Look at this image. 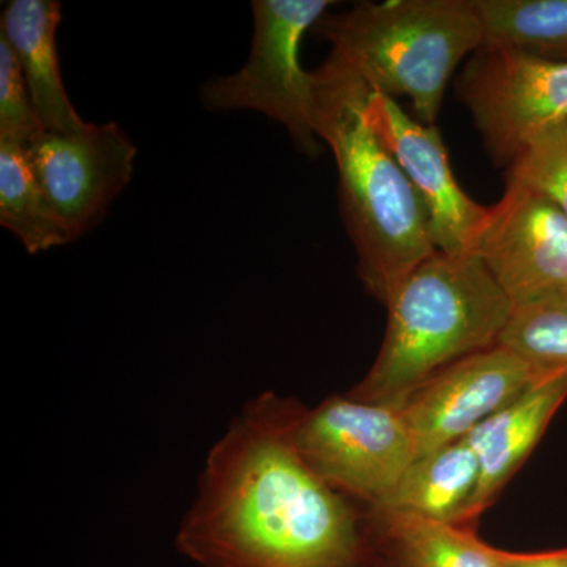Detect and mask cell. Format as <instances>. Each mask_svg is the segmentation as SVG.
Returning a JSON list of instances; mask_svg holds the SVG:
<instances>
[{
	"label": "cell",
	"mask_w": 567,
	"mask_h": 567,
	"mask_svg": "<svg viewBox=\"0 0 567 567\" xmlns=\"http://www.w3.org/2000/svg\"><path fill=\"white\" fill-rule=\"evenodd\" d=\"M301 410L260 395L212 447L177 546L204 567H353L358 516L297 450Z\"/></svg>",
	"instance_id": "6da1fadb"
},
{
	"label": "cell",
	"mask_w": 567,
	"mask_h": 567,
	"mask_svg": "<svg viewBox=\"0 0 567 567\" xmlns=\"http://www.w3.org/2000/svg\"><path fill=\"white\" fill-rule=\"evenodd\" d=\"M566 399L567 371L540 377L527 391L470 432L466 440L480 462V483L462 527L475 522L491 506L527 461Z\"/></svg>",
	"instance_id": "7c38bea8"
},
{
	"label": "cell",
	"mask_w": 567,
	"mask_h": 567,
	"mask_svg": "<svg viewBox=\"0 0 567 567\" xmlns=\"http://www.w3.org/2000/svg\"><path fill=\"white\" fill-rule=\"evenodd\" d=\"M483 48L567 55V0H473Z\"/></svg>",
	"instance_id": "e0dca14e"
},
{
	"label": "cell",
	"mask_w": 567,
	"mask_h": 567,
	"mask_svg": "<svg viewBox=\"0 0 567 567\" xmlns=\"http://www.w3.org/2000/svg\"><path fill=\"white\" fill-rule=\"evenodd\" d=\"M540 377L532 364L502 346L447 365L417 388L401 409L417 457L466 439Z\"/></svg>",
	"instance_id": "8fae6325"
},
{
	"label": "cell",
	"mask_w": 567,
	"mask_h": 567,
	"mask_svg": "<svg viewBox=\"0 0 567 567\" xmlns=\"http://www.w3.org/2000/svg\"><path fill=\"white\" fill-rule=\"evenodd\" d=\"M365 114L409 178L436 251L447 256L475 252L488 207L475 203L458 185L439 128L413 121L395 100L374 91Z\"/></svg>",
	"instance_id": "9c48e42d"
},
{
	"label": "cell",
	"mask_w": 567,
	"mask_h": 567,
	"mask_svg": "<svg viewBox=\"0 0 567 567\" xmlns=\"http://www.w3.org/2000/svg\"><path fill=\"white\" fill-rule=\"evenodd\" d=\"M331 0H254L251 54L244 69L205 82L208 111H259L286 126L295 147L320 155L312 123V76L300 62L305 33L316 28Z\"/></svg>",
	"instance_id": "5b68a950"
},
{
	"label": "cell",
	"mask_w": 567,
	"mask_h": 567,
	"mask_svg": "<svg viewBox=\"0 0 567 567\" xmlns=\"http://www.w3.org/2000/svg\"><path fill=\"white\" fill-rule=\"evenodd\" d=\"M311 76L312 123L338 166L339 203L357 251L358 276L386 306L436 252L423 208L369 122L365 103L372 89L364 78L333 50Z\"/></svg>",
	"instance_id": "7a4b0ae2"
},
{
	"label": "cell",
	"mask_w": 567,
	"mask_h": 567,
	"mask_svg": "<svg viewBox=\"0 0 567 567\" xmlns=\"http://www.w3.org/2000/svg\"><path fill=\"white\" fill-rule=\"evenodd\" d=\"M496 166L514 159L544 130L567 121V59L481 48L457 81Z\"/></svg>",
	"instance_id": "52a82bcc"
},
{
	"label": "cell",
	"mask_w": 567,
	"mask_h": 567,
	"mask_svg": "<svg viewBox=\"0 0 567 567\" xmlns=\"http://www.w3.org/2000/svg\"><path fill=\"white\" fill-rule=\"evenodd\" d=\"M399 567H499L495 547L462 525L395 511H372Z\"/></svg>",
	"instance_id": "9a60e30c"
},
{
	"label": "cell",
	"mask_w": 567,
	"mask_h": 567,
	"mask_svg": "<svg viewBox=\"0 0 567 567\" xmlns=\"http://www.w3.org/2000/svg\"><path fill=\"white\" fill-rule=\"evenodd\" d=\"M498 346L539 374L567 371V292L513 306Z\"/></svg>",
	"instance_id": "ac0fdd59"
},
{
	"label": "cell",
	"mask_w": 567,
	"mask_h": 567,
	"mask_svg": "<svg viewBox=\"0 0 567 567\" xmlns=\"http://www.w3.org/2000/svg\"><path fill=\"white\" fill-rule=\"evenodd\" d=\"M316 33L377 93L413 104L417 122L434 125L458 63L483 48L473 0L360 2L324 14Z\"/></svg>",
	"instance_id": "277c9868"
},
{
	"label": "cell",
	"mask_w": 567,
	"mask_h": 567,
	"mask_svg": "<svg viewBox=\"0 0 567 567\" xmlns=\"http://www.w3.org/2000/svg\"><path fill=\"white\" fill-rule=\"evenodd\" d=\"M506 171L507 182L546 197L567 216V121L537 134Z\"/></svg>",
	"instance_id": "d6986e66"
},
{
	"label": "cell",
	"mask_w": 567,
	"mask_h": 567,
	"mask_svg": "<svg viewBox=\"0 0 567 567\" xmlns=\"http://www.w3.org/2000/svg\"><path fill=\"white\" fill-rule=\"evenodd\" d=\"M306 464L339 494L375 506L417 457L401 410L353 398L301 410L293 429Z\"/></svg>",
	"instance_id": "8992f818"
},
{
	"label": "cell",
	"mask_w": 567,
	"mask_h": 567,
	"mask_svg": "<svg viewBox=\"0 0 567 567\" xmlns=\"http://www.w3.org/2000/svg\"><path fill=\"white\" fill-rule=\"evenodd\" d=\"M47 134L13 48L0 33V142L31 148Z\"/></svg>",
	"instance_id": "ffe728a7"
},
{
	"label": "cell",
	"mask_w": 567,
	"mask_h": 567,
	"mask_svg": "<svg viewBox=\"0 0 567 567\" xmlns=\"http://www.w3.org/2000/svg\"><path fill=\"white\" fill-rule=\"evenodd\" d=\"M0 224L17 235L29 254L74 241L48 203L28 151L11 142H0Z\"/></svg>",
	"instance_id": "2e32d148"
},
{
	"label": "cell",
	"mask_w": 567,
	"mask_h": 567,
	"mask_svg": "<svg viewBox=\"0 0 567 567\" xmlns=\"http://www.w3.org/2000/svg\"><path fill=\"white\" fill-rule=\"evenodd\" d=\"M480 483V462L462 439L423 454L372 511H395L462 525Z\"/></svg>",
	"instance_id": "5bb4252c"
},
{
	"label": "cell",
	"mask_w": 567,
	"mask_h": 567,
	"mask_svg": "<svg viewBox=\"0 0 567 567\" xmlns=\"http://www.w3.org/2000/svg\"><path fill=\"white\" fill-rule=\"evenodd\" d=\"M28 156L52 210L76 240L132 181L136 145L117 123H89L82 132L44 134Z\"/></svg>",
	"instance_id": "30bf717a"
},
{
	"label": "cell",
	"mask_w": 567,
	"mask_h": 567,
	"mask_svg": "<svg viewBox=\"0 0 567 567\" xmlns=\"http://www.w3.org/2000/svg\"><path fill=\"white\" fill-rule=\"evenodd\" d=\"M386 309L379 357L352 395L401 410L447 365L498 346L513 301L475 254L436 251L401 284Z\"/></svg>",
	"instance_id": "3957f363"
},
{
	"label": "cell",
	"mask_w": 567,
	"mask_h": 567,
	"mask_svg": "<svg viewBox=\"0 0 567 567\" xmlns=\"http://www.w3.org/2000/svg\"><path fill=\"white\" fill-rule=\"evenodd\" d=\"M473 254L513 306L567 292V216L517 183L488 207Z\"/></svg>",
	"instance_id": "ba28073f"
},
{
	"label": "cell",
	"mask_w": 567,
	"mask_h": 567,
	"mask_svg": "<svg viewBox=\"0 0 567 567\" xmlns=\"http://www.w3.org/2000/svg\"><path fill=\"white\" fill-rule=\"evenodd\" d=\"M499 567H567V547L539 554H514L495 548Z\"/></svg>",
	"instance_id": "44dd1931"
},
{
	"label": "cell",
	"mask_w": 567,
	"mask_h": 567,
	"mask_svg": "<svg viewBox=\"0 0 567 567\" xmlns=\"http://www.w3.org/2000/svg\"><path fill=\"white\" fill-rule=\"evenodd\" d=\"M61 2L55 0H11L0 22V33L9 41L20 62L32 102L47 133L71 134L87 128L63 87L58 54Z\"/></svg>",
	"instance_id": "4fadbf2b"
}]
</instances>
